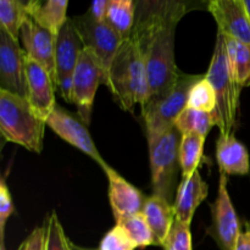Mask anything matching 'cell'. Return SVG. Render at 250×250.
<instances>
[{
    "label": "cell",
    "instance_id": "cell-1",
    "mask_svg": "<svg viewBox=\"0 0 250 250\" xmlns=\"http://www.w3.org/2000/svg\"><path fill=\"white\" fill-rule=\"evenodd\" d=\"M186 12L187 5L183 1H137L131 39L146 63L149 100L167 93L177 82L181 71L175 61L176 27Z\"/></svg>",
    "mask_w": 250,
    "mask_h": 250
},
{
    "label": "cell",
    "instance_id": "cell-2",
    "mask_svg": "<svg viewBox=\"0 0 250 250\" xmlns=\"http://www.w3.org/2000/svg\"><path fill=\"white\" fill-rule=\"evenodd\" d=\"M105 85L125 111L131 112L136 104L143 107L148 103L150 90L146 63L131 38L124 41L117 51Z\"/></svg>",
    "mask_w": 250,
    "mask_h": 250
},
{
    "label": "cell",
    "instance_id": "cell-3",
    "mask_svg": "<svg viewBox=\"0 0 250 250\" xmlns=\"http://www.w3.org/2000/svg\"><path fill=\"white\" fill-rule=\"evenodd\" d=\"M205 77L216 94L217 105L212 112L214 125L219 127L220 134H232L233 127L236 126L242 88L234 78L225 36L220 32H217L214 54Z\"/></svg>",
    "mask_w": 250,
    "mask_h": 250
},
{
    "label": "cell",
    "instance_id": "cell-4",
    "mask_svg": "<svg viewBox=\"0 0 250 250\" xmlns=\"http://www.w3.org/2000/svg\"><path fill=\"white\" fill-rule=\"evenodd\" d=\"M45 126L26 98L0 89V132L5 141L41 153Z\"/></svg>",
    "mask_w": 250,
    "mask_h": 250
},
{
    "label": "cell",
    "instance_id": "cell-5",
    "mask_svg": "<svg viewBox=\"0 0 250 250\" xmlns=\"http://www.w3.org/2000/svg\"><path fill=\"white\" fill-rule=\"evenodd\" d=\"M181 139L182 134L176 127L148 139L153 195L164 198L171 204L175 202L173 195L178 189Z\"/></svg>",
    "mask_w": 250,
    "mask_h": 250
},
{
    "label": "cell",
    "instance_id": "cell-6",
    "mask_svg": "<svg viewBox=\"0 0 250 250\" xmlns=\"http://www.w3.org/2000/svg\"><path fill=\"white\" fill-rule=\"evenodd\" d=\"M203 77L204 75H188L181 71L177 82L167 93L150 99L142 107L146 139L155 138L175 127L177 117L187 107L190 89Z\"/></svg>",
    "mask_w": 250,
    "mask_h": 250
},
{
    "label": "cell",
    "instance_id": "cell-7",
    "mask_svg": "<svg viewBox=\"0 0 250 250\" xmlns=\"http://www.w3.org/2000/svg\"><path fill=\"white\" fill-rule=\"evenodd\" d=\"M70 20L84 48L92 51L102 65L105 75V84L110 66L121 48L124 39L110 24L97 21L88 11L84 15L71 17Z\"/></svg>",
    "mask_w": 250,
    "mask_h": 250
},
{
    "label": "cell",
    "instance_id": "cell-8",
    "mask_svg": "<svg viewBox=\"0 0 250 250\" xmlns=\"http://www.w3.org/2000/svg\"><path fill=\"white\" fill-rule=\"evenodd\" d=\"M105 75L94 54L84 48L76 66L72 81V103L77 106L78 115L85 125L90 124L95 93L104 84Z\"/></svg>",
    "mask_w": 250,
    "mask_h": 250
},
{
    "label": "cell",
    "instance_id": "cell-9",
    "mask_svg": "<svg viewBox=\"0 0 250 250\" xmlns=\"http://www.w3.org/2000/svg\"><path fill=\"white\" fill-rule=\"evenodd\" d=\"M84 50L82 41L68 19L56 37V88L65 102L72 103V81L80 56Z\"/></svg>",
    "mask_w": 250,
    "mask_h": 250
},
{
    "label": "cell",
    "instance_id": "cell-10",
    "mask_svg": "<svg viewBox=\"0 0 250 250\" xmlns=\"http://www.w3.org/2000/svg\"><path fill=\"white\" fill-rule=\"evenodd\" d=\"M212 222L208 233L212 237L221 250H234L239 233L241 222L227 190V176L220 175L217 197L211 205Z\"/></svg>",
    "mask_w": 250,
    "mask_h": 250
},
{
    "label": "cell",
    "instance_id": "cell-11",
    "mask_svg": "<svg viewBox=\"0 0 250 250\" xmlns=\"http://www.w3.org/2000/svg\"><path fill=\"white\" fill-rule=\"evenodd\" d=\"M26 58L19 42L0 28V89L27 99Z\"/></svg>",
    "mask_w": 250,
    "mask_h": 250
},
{
    "label": "cell",
    "instance_id": "cell-12",
    "mask_svg": "<svg viewBox=\"0 0 250 250\" xmlns=\"http://www.w3.org/2000/svg\"><path fill=\"white\" fill-rule=\"evenodd\" d=\"M45 122L46 126L50 127L61 139L92 158L95 163H98V165L102 166L103 170L106 167V161L102 158L100 153L98 151V148L90 137L89 131L82 124V121L76 119L73 115H71L60 105L56 104Z\"/></svg>",
    "mask_w": 250,
    "mask_h": 250
},
{
    "label": "cell",
    "instance_id": "cell-13",
    "mask_svg": "<svg viewBox=\"0 0 250 250\" xmlns=\"http://www.w3.org/2000/svg\"><path fill=\"white\" fill-rule=\"evenodd\" d=\"M20 39L23 44V50L26 51L27 56L36 61L50 75L56 87V37L27 16L20 32Z\"/></svg>",
    "mask_w": 250,
    "mask_h": 250
},
{
    "label": "cell",
    "instance_id": "cell-14",
    "mask_svg": "<svg viewBox=\"0 0 250 250\" xmlns=\"http://www.w3.org/2000/svg\"><path fill=\"white\" fill-rule=\"evenodd\" d=\"M109 182V202L116 225L143 211L146 198L110 165L104 168Z\"/></svg>",
    "mask_w": 250,
    "mask_h": 250
},
{
    "label": "cell",
    "instance_id": "cell-15",
    "mask_svg": "<svg viewBox=\"0 0 250 250\" xmlns=\"http://www.w3.org/2000/svg\"><path fill=\"white\" fill-rule=\"evenodd\" d=\"M208 9L214 16L220 33L250 44V20L243 0H211Z\"/></svg>",
    "mask_w": 250,
    "mask_h": 250
},
{
    "label": "cell",
    "instance_id": "cell-16",
    "mask_svg": "<svg viewBox=\"0 0 250 250\" xmlns=\"http://www.w3.org/2000/svg\"><path fill=\"white\" fill-rule=\"evenodd\" d=\"M26 78H27V100L34 111L46 121L49 115L56 106L55 84L50 75L41 65L26 58Z\"/></svg>",
    "mask_w": 250,
    "mask_h": 250
},
{
    "label": "cell",
    "instance_id": "cell-17",
    "mask_svg": "<svg viewBox=\"0 0 250 250\" xmlns=\"http://www.w3.org/2000/svg\"><path fill=\"white\" fill-rule=\"evenodd\" d=\"M209 187L198 171L192 177L182 178L173 202L176 220L190 226L195 210L207 199Z\"/></svg>",
    "mask_w": 250,
    "mask_h": 250
},
{
    "label": "cell",
    "instance_id": "cell-18",
    "mask_svg": "<svg viewBox=\"0 0 250 250\" xmlns=\"http://www.w3.org/2000/svg\"><path fill=\"white\" fill-rule=\"evenodd\" d=\"M216 159L221 173L238 176L249 173L248 150L233 134H220L216 142Z\"/></svg>",
    "mask_w": 250,
    "mask_h": 250
},
{
    "label": "cell",
    "instance_id": "cell-19",
    "mask_svg": "<svg viewBox=\"0 0 250 250\" xmlns=\"http://www.w3.org/2000/svg\"><path fill=\"white\" fill-rule=\"evenodd\" d=\"M23 4L27 15L55 37L68 20L66 17L68 6L66 0H26Z\"/></svg>",
    "mask_w": 250,
    "mask_h": 250
},
{
    "label": "cell",
    "instance_id": "cell-20",
    "mask_svg": "<svg viewBox=\"0 0 250 250\" xmlns=\"http://www.w3.org/2000/svg\"><path fill=\"white\" fill-rule=\"evenodd\" d=\"M143 215L146 216L151 231L156 239V246H163L171 227L176 220L173 204L161 197L151 195L146 198L143 208Z\"/></svg>",
    "mask_w": 250,
    "mask_h": 250
},
{
    "label": "cell",
    "instance_id": "cell-21",
    "mask_svg": "<svg viewBox=\"0 0 250 250\" xmlns=\"http://www.w3.org/2000/svg\"><path fill=\"white\" fill-rule=\"evenodd\" d=\"M137 1L134 0H109L106 12L107 24L121 36L124 41L131 38L136 21Z\"/></svg>",
    "mask_w": 250,
    "mask_h": 250
},
{
    "label": "cell",
    "instance_id": "cell-22",
    "mask_svg": "<svg viewBox=\"0 0 250 250\" xmlns=\"http://www.w3.org/2000/svg\"><path fill=\"white\" fill-rule=\"evenodd\" d=\"M229 53V62L234 78L239 87L243 88L250 85V44H244L241 42L225 36Z\"/></svg>",
    "mask_w": 250,
    "mask_h": 250
},
{
    "label": "cell",
    "instance_id": "cell-23",
    "mask_svg": "<svg viewBox=\"0 0 250 250\" xmlns=\"http://www.w3.org/2000/svg\"><path fill=\"white\" fill-rule=\"evenodd\" d=\"M204 137L198 134L182 136L180 144V164L182 178H189L197 172L200 160L203 158V149L205 143Z\"/></svg>",
    "mask_w": 250,
    "mask_h": 250
},
{
    "label": "cell",
    "instance_id": "cell-24",
    "mask_svg": "<svg viewBox=\"0 0 250 250\" xmlns=\"http://www.w3.org/2000/svg\"><path fill=\"white\" fill-rule=\"evenodd\" d=\"M215 126L212 115L209 112L197 111L186 107L175 122V127L182 136L186 134H198L207 138L211 127Z\"/></svg>",
    "mask_w": 250,
    "mask_h": 250
},
{
    "label": "cell",
    "instance_id": "cell-25",
    "mask_svg": "<svg viewBox=\"0 0 250 250\" xmlns=\"http://www.w3.org/2000/svg\"><path fill=\"white\" fill-rule=\"evenodd\" d=\"M23 0H0V23L15 41L19 42L22 24L27 19Z\"/></svg>",
    "mask_w": 250,
    "mask_h": 250
},
{
    "label": "cell",
    "instance_id": "cell-26",
    "mask_svg": "<svg viewBox=\"0 0 250 250\" xmlns=\"http://www.w3.org/2000/svg\"><path fill=\"white\" fill-rule=\"evenodd\" d=\"M216 94H215L214 88L204 75V77L198 81L190 89L187 109L209 112L212 115V112L216 109Z\"/></svg>",
    "mask_w": 250,
    "mask_h": 250
},
{
    "label": "cell",
    "instance_id": "cell-27",
    "mask_svg": "<svg viewBox=\"0 0 250 250\" xmlns=\"http://www.w3.org/2000/svg\"><path fill=\"white\" fill-rule=\"evenodd\" d=\"M117 225H121L132 241L137 246V248H146L150 246H156V239L146 221L143 212L137 214L134 216L128 217Z\"/></svg>",
    "mask_w": 250,
    "mask_h": 250
},
{
    "label": "cell",
    "instance_id": "cell-28",
    "mask_svg": "<svg viewBox=\"0 0 250 250\" xmlns=\"http://www.w3.org/2000/svg\"><path fill=\"white\" fill-rule=\"evenodd\" d=\"M44 250H70L68 238L63 232L60 220L55 211L51 212L46 219Z\"/></svg>",
    "mask_w": 250,
    "mask_h": 250
},
{
    "label": "cell",
    "instance_id": "cell-29",
    "mask_svg": "<svg viewBox=\"0 0 250 250\" xmlns=\"http://www.w3.org/2000/svg\"><path fill=\"white\" fill-rule=\"evenodd\" d=\"M161 247L164 250H193L190 226L175 220Z\"/></svg>",
    "mask_w": 250,
    "mask_h": 250
},
{
    "label": "cell",
    "instance_id": "cell-30",
    "mask_svg": "<svg viewBox=\"0 0 250 250\" xmlns=\"http://www.w3.org/2000/svg\"><path fill=\"white\" fill-rule=\"evenodd\" d=\"M137 246L132 241L126 229L121 225H115L105 233L100 242L99 250H136Z\"/></svg>",
    "mask_w": 250,
    "mask_h": 250
},
{
    "label": "cell",
    "instance_id": "cell-31",
    "mask_svg": "<svg viewBox=\"0 0 250 250\" xmlns=\"http://www.w3.org/2000/svg\"><path fill=\"white\" fill-rule=\"evenodd\" d=\"M12 211H14V204H12L11 194L5 183V180H1L0 182V234H1V241H4L5 225H6L7 219L11 216Z\"/></svg>",
    "mask_w": 250,
    "mask_h": 250
},
{
    "label": "cell",
    "instance_id": "cell-32",
    "mask_svg": "<svg viewBox=\"0 0 250 250\" xmlns=\"http://www.w3.org/2000/svg\"><path fill=\"white\" fill-rule=\"evenodd\" d=\"M24 242H26V250H44L45 227H36Z\"/></svg>",
    "mask_w": 250,
    "mask_h": 250
},
{
    "label": "cell",
    "instance_id": "cell-33",
    "mask_svg": "<svg viewBox=\"0 0 250 250\" xmlns=\"http://www.w3.org/2000/svg\"><path fill=\"white\" fill-rule=\"evenodd\" d=\"M107 6H109V0H97V1L92 2L89 10H88V14L97 21L105 22Z\"/></svg>",
    "mask_w": 250,
    "mask_h": 250
},
{
    "label": "cell",
    "instance_id": "cell-34",
    "mask_svg": "<svg viewBox=\"0 0 250 250\" xmlns=\"http://www.w3.org/2000/svg\"><path fill=\"white\" fill-rule=\"evenodd\" d=\"M234 250H250V221L242 224L241 233Z\"/></svg>",
    "mask_w": 250,
    "mask_h": 250
},
{
    "label": "cell",
    "instance_id": "cell-35",
    "mask_svg": "<svg viewBox=\"0 0 250 250\" xmlns=\"http://www.w3.org/2000/svg\"><path fill=\"white\" fill-rule=\"evenodd\" d=\"M68 248L70 250H99V249H88V248H82V247H78L76 246L75 243H72V242L68 239Z\"/></svg>",
    "mask_w": 250,
    "mask_h": 250
},
{
    "label": "cell",
    "instance_id": "cell-36",
    "mask_svg": "<svg viewBox=\"0 0 250 250\" xmlns=\"http://www.w3.org/2000/svg\"><path fill=\"white\" fill-rule=\"evenodd\" d=\"M243 2H244V6H246L247 14H248L249 20H250V0H243Z\"/></svg>",
    "mask_w": 250,
    "mask_h": 250
},
{
    "label": "cell",
    "instance_id": "cell-37",
    "mask_svg": "<svg viewBox=\"0 0 250 250\" xmlns=\"http://www.w3.org/2000/svg\"><path fill=\"white\" fill-rule=\"evenodd\" d=\"M17 250H26V242H23V243L20 244L19 249H17Z\"/></svg>",
    "mask_w": 250,
    "mask_h": 250
}]
</instances>
